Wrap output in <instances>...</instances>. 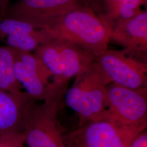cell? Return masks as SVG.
Listing matches in <instances>:
<instances>
[{"label": "cell", "instance_id": "cell-10", "mask_svg": "<svg viewBox=\"0 0 147 147\" xmlns=\"http://www.w3.org/2000/svg\"><path fill=\"white\" fill-rule=\"evenodd\" d=\"M110 40L124 47L128 56L147 63V10L141 11L129 19L115 21L112 26Z\"/></svg>", "mask_w": 147, "mask_h": 147}, {"label": "cell", "instance_id": "cell-2", "mask_svg": "<svg viewBox=\"0 0 147 147\" xmlns=\"http://www.w3.org/2000/svg\"><path fill=\"white\" fill-rule=\"evenodd\" d=\"M110 84L94 61L75 76L73 84L65 92L64 102L78 114L80 122L108 118L107 86Z\"/></svg>", "mask_w": 147, "mask_h": 147}, {"label": "cell", "instance_id": "cell-1", "mask_svg": "<svg viewBox=\"0 0 147 147\" xmlns=\"http://www.w3.org/2000/svg\"><path fill=\"white\" fill-rule=\"evenodd\" d=\"M112 24L104 16L80 3L42 30L52 37L72 42L95 57L107 49Z\"/></svg>", "mask_w": 147, "mask_h": 147}, {"label": "cell", "instance_id": "cell-6", "mask_svg": "<svg viewBox=\"0 0 147 147\" xmlns=\"http://www.w3.org/2000/svg\"><path fill=\"white\" fill-rule=\"evenodd\" d=\"M107 92L111 119L125 125L147 127V87L131 89L112 82Z\"/></svg>", "mask_w": 147, "mask_h": 147}, {"label": "cell", "instance_id": "cell-14", "mask_svg": "<svg viewBox=\"0 0 147 147\" xmlns=\"http://www.w3.org/2000/svg\"><path fill=\"white\" fill-rule=\"evenodd\" d=\"M24 132L0 135V147H24Z\"/></svg>", "mask_w": 147, "mask_h": 147}, {"label": "cell", "instance_id": "cell-16", "mask_svg": "<svg viewBox=\"0 0 147 147\" xmlns=\"http://www.w3.org/2000/svg\"><path fill=\"white\" fill-rule=\"evenodd\" d=\"M13 0H0V17H4L5 11Z\"/></svg>", "mask_w": 147, "mask_h": 147}, {"label": "cell", "instance_id": "cell-5", "mask_svg": "<svg viewBox=\"0 0 147 147\" xmlns=\"http://www.w3.org/2000/svg\"><path fill=\"white\" fill-rule=\"evenodd\" d=\"M146 128L121 124L109 117L80 122L77 128L64 134L66 147H130Z\"/></svg>", "mask_w": 147, "mask_h": 147}, {"label": "cell", "instance_id": "cell-11", "mask_svg": "<svg viewBox=\"0 0 147 147\" xmlns=\"http://www.w3.org/2000/svg\"><path fill=\"white\" fill-rule=\"evenodd\" d=\"M36 102L26 92L13 93L0 89V135L24 131L30 111Z\"/></svg>", "mask_w": 147, "mask_h": 147}, {"label": "cell", "instance_id": "cell-3", "mask_svg": "<svg viewBox=\"0 0 147 147\" xmlns=\"http://www.w3.org/2000/svg\"><path fill=\"white\" fill-rule=\"evenodd\" d=\"M67 87H53L42 103L36 102L32 106L23 131L28 147H66L58 116Z\"/></svg>", "mask_w": 147, "mask_h": 147}, {"label": "cell", "instance_id": "cell-7", "mask_svg": "<svg viewBox=\"0 0 147 147\" xmlns=\"http://www.w3.org/2000/svg\"><path fill=\"white\" fill-rule=\"evenodd\" d=\"M95 62L111 83L131 89L147 87V63L121 51L105 50L95 56Z\"/></svg>", "mask_w": 147, "mask_h": 147}, {"label": "cell", "instance_id": "cell-15", "mask_svg": "<svg viewBox=\"0 0 147 147\" xmlns=\"http://www.w3.org/2000/svg\"><path fill=\"white\" fill-rule=\"evenodd\" d=\"M130 147H147V134L145 130L133 140Z\"/></svg>", "mask_w": 147, "mask_h": 147}, {"label": "cell", "instance_id": "cell-9", "mask_svg": "<svg viewBox=\"0 0 147 147\" xmlns=\"http://www.w3.org/2000/svg\"><path fill=\"white\" fill-rule=\"evenodd\" d=\"M13 72L16 80L34 99L43 101L49 93L53 75L32 52L16 50Z\"/></svg>", "mask_w": 147, "mask_h": 147}, {"label": "cell", "instance_id": "cell-12", "mask_svg": "<svg viewBox=\"0 0 147 147\" xmlns=\"http://www.w3.org/2000/svg\"><path fill=\"white\" fill-rule=\"evenodd\" d=\"M93 3L101 5L104 16L112 25L118 20L127 19L136 15L142 5H146L147 0H90Z\"/></svg>", "mask_w": 147, "mask_h": 147}, {"label": "cell", "instance_id": "cell-4", "mask_svg": "<svg viewBox=\"0 0 147 147\" xmlns=\"http://www.w3.org/2000/svg\"><path fill=\"white\" fill-rule=\"evenodd\" d=\"M34 54L53 75L55 84H68L69 80L94 62V56L72 42L51 38L40 44Z\"/></svg>", "mask_w": 147, "mask_h": 147}, {"label": "cell", "instance_id": "cell-8", "mask_svg": "<svg viewBox=\"0 0 147 147\" xmlns=\"http://www.w3.org/2000/svg\"><path fill=\"white\" fill-rule=\"evenodd\" d=\"M82 0H18L11 3L5 17L29 23L43 29Z\"/></svg>", "mask_w": 147, "mask_h": 147}, {"label": "cell", "instance_id": "cell-13", "mask_svg": "<svg viewBox=\"0 0 147 147\" xmlns=\"http://www.w3.org/2000/svg\"><path fill=\"white\" fill-rule=\"evenodd\" d=\"M16 50L0 45V89L13 93L22 92V87L16 79L13 64Z\"/></svg>", "mask_w": 147, "mask_h": 147}]
</instances>
